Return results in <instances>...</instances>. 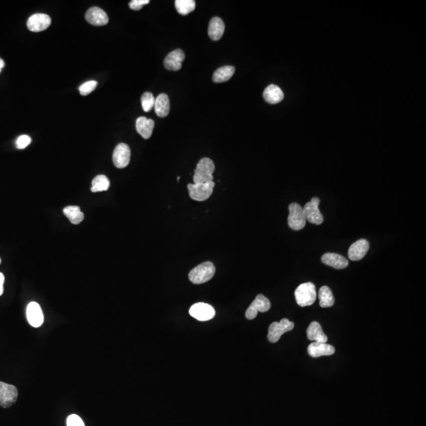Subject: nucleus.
<instances>
[{
  "mask_svg": "<svg viewBox=\"0 0 426 426\" xmlns=\"http://www.w3.org/2000/svg\"><path fill=\"white\" fill-rule=\"evenodd\" d=\"M216 273V268L210 261L201 263L190 271L189 279L194 284H201L209 281Z\"/></svg>",
  "mask_w": 426,
  "mask_h": 426,
  "instance_id": "nucleus-1",
  "label": "nucleus"
},
{
  "mask_svg": "<svg viewBox=\"0 0 426 426\" xmlns=\"http://www.w3.org/2000/svg\"><path fill=\"white\" fill-rule=\"evenodd\" d=\"M215 164L209 158H203L198 162L193 175L194 183H207L213 182V172Z\"/></svg>",
  "mask_w": 426,
  "mask_h": 426,
  "instance_id": "nucleus-2",
  "label": "nucleus"
},
{
  "mask_svg": "<svg viewBox=\"0 0 426 426\" xmlns=\"http://www.w3.org/2000/svg\"><path fill=\"white\" fill-rule=\"evenodd\" d=\"M294 296L298 305L301 307L309 306L316 301V287L310 282L302 283L296 289Z\"/></svg>",
  "mask_w": 426,
  "mask_h": 426,
  "instance_id": "nucleus-3",
  "label": "nucleus"
},
{
  "mask_svg": "<svg viewBox=\"0 0 426 426\" xmlns=\"http://www.w3.org/2000/svg\"><path fill=\"white\" fill-rule=\"evenodd\" d=\"M215 186L214 182L207 183L188 184L189 197L197 201H204L209 198Z\"/></svg>",
  "mask_w": 426,
  "mask_h": 426,
  "instance_id": "nucleus-4",
  "label": "nucleus"
},
{
  "mask_svg": "<svg viewBox=\"0 0 426 426\" xmlns=\"http://www.w3.org/2000/svg\"><path fill=\"white\" fill-rule=\"evenodd\" d=\"M288 225L294 231H300L305 228L306 224L303 208L297 203H291L289 205Z\"/></svg>",
  "mask_w": 426,
  "mask_h": 426,
  "instance_id": "nucleus-5",
  "label": "nucleus"
},
{
  "mask_svg": "<svg viewBox=\"0 0 426 426\" xmlns=\"http://www.w3.org/2000/svg\"><path fill=\"white\" fill-rule=\"evenodd\" d=\"M294 327V324L286 318L282 319L280 322H273L268 329V341L276 343L284 333L292 330Z\"/></svg>",
  "mask_w": 426,
  "mask_h": 426,
  "instance_id": "nucleus-6",
  "label": "nucleus"
},
{
  "mask_svg": "<svg viewBox=\"0 0 426 426\" xmlns=\"http://www.w3.org/2000/svg\"><path fill=\"white\" fill-rule=\"evenodd\" d=\"M320 199L313 197L304 206L303 212L305 220L310 224L321 225L324 222V217L319 209Z\"/></svg>",
  "mask_w": 426,
  "mask_h": 426,
  "instance_id": "nucleus-7",
  "label": "nucleus"
},
{
  "mask_svg": "<svg viewBox=\"0 0 426 426\" xmlns=\"http://www.w3.org/2000/svg\"><path fill=\"white\" fill-rule=\"evenodd\" d=\"M19 391L15 386L0 381V406L10 407L18 399Z\"/></svg>",
  "mask_w": 426,
  "mask_h": 426,
  "instance_id": "nucleus-8",
  "label": "nucleus"
},
{
  "mask_svg": "<svg viewBox=\"0 0 426 426\" xmlns=\"http://www.w3.org/2000/svg\"><path fill=\"white\" fill-rule=\"evenodd\" d=\"M189 314L197 321L207 322L215 316L216 311L209 304L198 302L192 305L189 309Z\"/></svg>",
  "mask_w": 426,
  "mask_h": 426,
  "instance_id": "nucleus-9",
  "label": "nucleus"
},
{
  "mask_svg": "<svg viewBox=\"0 0 426 426\" xmlns=\"http://www.w3.org/2000/svg\"><path fill=\"white\" fill-rule=\"evenodd\" d=\"M271 308L270 301L265 296L258 294L255 300L252 302L246 312V317L248 320H254L258 312H265Z\"/></svg>",
  "mask_w": 426,
  "mask_h": 426,
  "instance_id": "nucleus-10",
  "label": "nucleus"
},
{
  "mask_svg": "<svg viewBox=\"0 0 426 426\" xmlns=\"http://www.w3.org/2000/svg\"><path fill=\"white\" fill-rule=\"evenodd\" d=\"M112 159L117 168H125L131 161V149L127 144H119L115 149Z\"/></svg>",
  "mask_w": 426,
  "mask_h": 426,
  "instance_id": "nucleus-11",
  "label": "nucleus"
},
{
  "mask_svg": "<svg viewBox=\"0 0 426 426\" xmlns=\"http://www.w3.org/2000/svg\"><path fill=\"white\" fill-rule=\"evenodd\" d=\"M52 23V19L48 15L36 14L28 19L27 27L30 31L34 33L47 30Z\"/></svg>",
  "mask_w": 426,
  "mask_h": 426,
  "instance_id": "nucleus-12",
  "label": "nucleus"
},
{
  "mask_svg": "<svg viewBox=\"0 0 426 426\" xmlns=\"http://www.w3.org/2000/svg\"><path fill=\"white\" fill-rule=\"evenodd\" d=\"M26 316L30 325L33 328L41 327L44 323V314L42 309L38 303L32 301L28 305L26 309Z\"/></svg>",
  "mask_w": 426,
  "mask_h": 426,
  "instance_id": "nucleus-13",
  "label": "nucleus"
},
{
  "mask_svg": "<svg viewBox=\"0 0 426 426\" xmlns=\"http://www.w3.org/2000/svg\"><path fill=\"white\" fill-rule=\"evenodd\" d=\"M369 243L366 239H359L351 245L348 250V257L351 261H360L368 253Z\"/></svg>",
  "mask_w": 426,
  "mask_h": 426,
  "instance_id": "nucleus-14",
  "label": "nucleus"
},
{
  "mask_svg": "<svg viewBox=\"0 0 426 426\" xmlns=\"http://www.w3.org/2000/svg\"><path fill=\"white\" fill-rule=\"evenodd\" d=\"M85 19L89 24L95 26H103L109 23V16L106 12L99 8L88 9L85 14Z\"/></svg>",
  "mask_w": 426,
  "mask_h": 426,
  "instance_id": "nucleus-15",
  "label": "nucleus"
},
{
  "mask_svg": "<svg viewBox=\"0 0 426 426\" xmlns=\"http://www.w3.org/2000/svg\"><path fill=\"white\" fill-rule=\"evenodd\" d=\"M185 59V54L181 49L170 52L164 59V66L167 70L177 71L182 68V63Z\"/></svg>",
  "mask_w": 426,
  "mask_h": 426,
  "instance_id": "nucleus-16",
  "label": "nucleus"
},
{
  "mask_svg": "<svg viewBox=\"0 0 426 426\" xmlns=\"http://www.w3.org/2000/svg\"><path fill=\"white\" fill-rule=\"evenodd\" d=\"M335 347L326 343L313 342L308 347V353L312 358H319L322 356H329L335 354Z\"/></svg>",
  "mask_w": 426,
  "mask_h": 426,
  "instance_id": "nucleus-17",
  "label": "nucleus"
},
{
  "mask_svg": "<svg viewBox=\"0 0 426 426\" xmlns=\"http://www.w3.org/2000/svg\"><path fill=\"white\" fill-rule=\"evenodd\" d=\"M322 262L325 265L333 267L336 269H344L349 265V262L345 257L334 253H328L322 257Z\"/></svg>",
  "mask_w": 426,
  "mask_h": 426,
  "instance_id": "nucleus-18",
  "label": "nucleus"
},
{
  "mask_svg": "<svg viewBox=\"0 0 426 426\" xmlns=\"http://www.w3.org/2000/svg\"><path fill=\"white\" fill-rule=\"evenodd\" d=\"M225 30V25L222 19L218 17L212 18L208 25V36L214 41H219L222 38Z\"/></svg>",
  "mask_w": 426,
  "mask_h": 426,
  "instance_id": "nucleus-19",
  "label": "nucleus"
},
{
  "mask_svg": "<svg viewBox=\"0 0 426 426\" xmlns=\"http://www.w3.org/2000/svg\"><path fill=\"white\" fill-rule=\"evenodd\" d=\"M155 123L153 120H149L146 117H139L136 121V130L138 134L145 138L149 139L153 134Z\"/></svg>",
  "mask_w": 426,
  "mask_h": 426,
  "instance_id": "nucleus-20",
  "label": "nucleus"
},
{
  "mask_svg": "<svg viewBox=\"0 0 426 426\" xmlns=\"http://www.w3.org/2000/svg\"><path fill=\"white\" fill-rule=\"evenodd\" d=\"M263 96L265 101L268 103L271 104H276L283 100L284 95L281 88L279 86L276 85H270L265 88Z\"/></svg>",
  "mask_w": 426,
  "mask_h": 426,
  "instance_id": "nucleus-21",
  "label": "nucleus"
},
{
  "mask_svg": "<svg viewBox=\"0 0 426 426\" xmlns=\"http://www.w3.org/2000/svg\"><path fill=\"white\" fill-rule=\"evenodd\" d=\"M307 337L309 340L318 343H327L328 337L324 333L322 325L318 322H313L307 329Z\"/></svg>",
  "mask_w": 426,
  "mask_h": 426,
  "instance_id": "nucleus-22",
  "label": "nucleus"
},
{
  "mask_svg": "<svg viewBox=\"0 0 426 426\" xmlns=\"http://www.w3.org/2000/svg\"><path fill=\"white\" fill-rule=\"evenodd\" d=\"M155 112L160 118H165L170 112V100L167 94H160L155 100Z\"/></svg>",
  "mask_w": 426,
  "mask_h": 426,
  "instance_id": "nucleus-23",
  "label": "nucleus"
},
{
  "mask_svg": "<svg viewBox=\"0 0 426 426\" xmlns=\"http://www.w3.org/2000/svg\"><path fill=\"white\" fill-rule=\"evenodd\" d=\"M235 69L234 66H222L221 68L217 69L215 73L213 74V81L217 83H222L229 81L235 74Z\"/></svg>",
  "mask_w": 426,
  "mask_h": 426,
  "instance_id": "nucleus-24",
  "label": "nucleus"
},
{
  "mask_svg": "<svg viewBox=\"0 0 426 426\" xmlns=\"http://www.w3.org/2000/svg\"><path fill=\"white\" fill-rule=\"evenodd\" d=\"M318 297H319L320 299V305L322 308H329V307H332L334 305V296H333L331 289L327 286L321 287Z\"/></svg>",
  "mask_w": 426,
  "mask_h": 426,
  "instance_id": "nucleus-25",
  "label": "nucleus"
},
{
  "mask_svg": "<svg viewBox=\"0 0 426 426\" xmlns=\"http://www.w3.org/2000/svg\"><path fill=\"white\" fill-rule=\"evenodd\" d=\"M63 213L73 224H79L85 217L78 206H67L63 209Z\"/></svg>",
  "mask_w": 426,
  "mask_h": 426,
  "instance_id": "nucleus-26",
  "label": "nucleus"
},
{
  "mask_svg": "<svg viewBox=\"0 0 426 426\" xmlns=\"http://www.w3.org/2000/svg\"><path fill=\"white\" fill-rule=\"evenodd\" d=\"M175 8L178 14L187 15L191 13L196 8V3L193 0H176L175 2Z\"/></svg>",
  "mask_w": 426,
  "mask_h": 426,
  "instance_id": "nucleus-27",
  "label": "nucleus"
},
{
  "mask_svg": "<svg viewBox=\"0 0 426 426\" xmlns=\"http://www.w3.org/2000/svg\"><path fill=\"white\" fill-rule=\"evenodd\" d=\"M110 186V181L105 175H97L94 178L92 182L91 191L93 193L96 192L106 191Z\"/></svg>",
  "mask_w": 426,
  "mask_h": 426,
  "instance_id": "nucleus-28",
  "label": "nucleus"
},
{
  "mask_svg": "<svg viewBox=\"0 0 426 426\" xmlns=\"http://www.w3.org/2000/svg\"><path fill=\"white\" fill-rule=\"evenodd\" d=\"M155 99L151 92H145L142 96V106L144 112H149L153 109L155 104Z\"/></svg>",
  "mask_w": 426,
  "mask_h": 426,
  "instance_id": "nucleus-29",
  "label": "nucleus"
},
{
  "mask_svg": "<svg viewBox=\"0 0 426 426\" xmlns=\"http://www.w3.org/2000/svg\"><path fill=\"white\" fill-rule=\"evenodd\" d=\"M98 83L96 81H89L84 83L79 87V92L82 96H87L93 92L97 86Z\"/></svg>",
  "mask_w": 426,
  "mask_h": 426,
  "instance_id": "nucleus-30",
  "label": "nucleus"
},
{
  "mask_svg": "<svg viewBox=\"0 0 426 426\" xmlns=\"http://www.w3.org/2000/svg\"><path fill=\"white\" fill-rule=\"evenodd\" d=\"M32 139L28 135H21L16 140V147L19 149H26L31 143Z\"/></svg>",
  "mask_w": 426,
  "mask_h": 426,
  "instance_id": "nucleus-31",
  "label": "nucleus"
},
{
  "mask_svg": "<svg viewBox=\"0 0 426 426\" xmlns=\"http://www.w3.org/2000/svg\"><path fill=\"white\" fill-rule=\"evenodd\" d=\"M66 425L67 426H85L82 419L77 415V414H71L67 417L66 420Z\"/></svg>",
  "mask_w": 426,
  "mask_h": 426,
  "instance_id": "nucleus-32",
  "label": "nucleus"
},
{
  "mask_svg": "<svg viewBox=\"0 0 426 426\" xmlns=\"http://www.w3.org/2000/svg\"><path fill=\"white\" fill-rule=\"evenodd\" d=\"M149 4V0H132L129 4V7L134 11H140L143 8V6Z\"/></svg>",
  "mask_w": 426,
  "mask_h": 426,
  "instance_id": "nucleus-33",
  "label": "nucleus"
},
{
  "mask_svg": "<svg viewBox=\"0 0 426 426\" xmlns=\"http://www.w3.org/2000/svg\"><path fill=\"white\" fill-rule=\"evenodd\" d=\"M4 280H5L4 275L2 273V272H0V296L4 294Z\"/></svg>",
  "mask_w": 426,
  "mask_h": 426,
  "instance_id": "nucleus-34",
  "label": "nucleus"
},
{
  "mask_svg": "<svg viewBox=\"0 0 426 426\" xmlns=\"http://www.w3.org/2000/svg\"><path fill=\"white\" fill-rule=\"evenodd\" d=\"M4 66H5L4 61L2 59H0V73H1V71H2L3 69H4Z\"/></svg>",
  "mask_w": 426,
  "mask_h": 426,
  "instance_id": "nucleus-35",
  "label": "nucleus"
},
{
  "mask_svg": "<svg viewBox=\"0 0 426 426\" xmlns=\"http://www.w3.org/2000/svg\"><path fill=\"white\" fill-rule=\"evenodd\" d=\"M1 262H2V261H1V258H0V264H1Z\"/></svg>",
  "mask_w": 426,
  "mask_h": 426,
  "instance_id": "nucleus-36",
  "label": "nucleus"
}]
</instances>
